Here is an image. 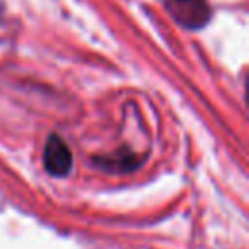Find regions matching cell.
Segmentation results:
<instances>
[{
    "label": "cell",
    "mask_w": 249,
    "mask_h": 249,
    "mask_svg": "<svg viewBox=\"0 0 249 249\" xmlns=\"http://www.w3.org/2000/svg\"><path fill=\"white\" fill-rule=\"evenodd\" d=\"M167 12L181 23L191 29L200 27L210 18V8L206 0H161Z\"/></svg>",
    "instance_id": "obj_1"
},
{
    "label": "cell",
    "mask_w": 249,
    "mask_h": 249,
    "mask_svg": "<svg viewBox=\"0 0 249 249\" xmlns=\"http://www.w3.org/2000/svg\"><path fill=\"white\" fill-rule=\"evenodd\" d=\"M43 165L54 177H62L72 169V152L58 134H51L47 140L43 150Z\"/></svg>",
    "instance_id": "obj_2"
}]
</instances>
